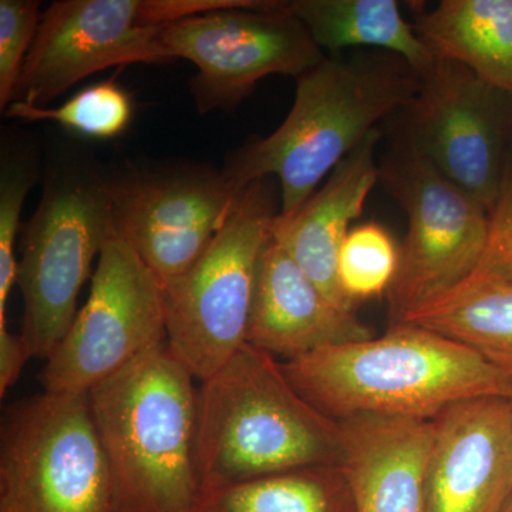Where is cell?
Returning <instances> with one entry per match:
<instances>
[{
	"label": "cell",
	"instance_id": "cell-13",
	"mask_svg": "<svg viewBox=\"0 0 512 512\" xmlns=\"http://www.w3.org/2000/svg\"><path fill=\"white\" fill-rule=\"evenodd\" d=\"M163 29L153 0H57L43 12L13 101L46 107L110 67L174 62Z\"/></svg>",
	"mask_w": 512,
	"mask_h": 512
},
{
	"label": "cell",
	"instance_id": "cell-7",
	"mask_svg": "<svg viewBox=\"0 0 512 512\" xmlns=\"http://www.w3.org/2000/svg\"><path fill=\"white\" fill-rule=\"evenodd\" d=\"M0 512H121L89 393L12 404L0 433Z\"/></svg>",
	"mask_w": 512,
	"mask_h": 512
},
{
	"label": "cell",
	"instance_id": "cell-17",
	"mask_svg": "<svg viewBox=\"0 0 512 512\" xmlns=\"http://www.w3.org/2000/svg\"><path fill=\"white\" fill-rule=\"evenodd\" d=\"M357 512H424L433 420L357 416L339 421Z\"/></svg>",
	"mask_w": 512,
	"mask_h": 512
},
{
	"label": "cell",
	"instance_id": "cell-8",
	"mask_svg": "<svg viewBox=\"0 0 512 512\" xmlns=\"http://www.w3.org/2000/svg\"><path fill=\"white\" fill-rule=\"evenodd\" d=\"M379 183L409 220L399 269L387 292L394 325L477 271L487 244L490 212L399 141L379 165Z\"/></svg>",
	"mask_w": 512,
	"mask_h": 512
},
{
	"label": "cell",
	"instance_id": "cell-5",
	"mask_svg": "<svg viewBox=\"0 0 512 512\" xmlns=\"http://www.w3.org/2000/svg\"><path fill=\"white\" fill-rule=\"evenodd\" d=\"M113 234L109 168L80 150L55 154L42 200L22 232L16 284L23 296V339L47 359L66 335L94 259Z\"/></svg>",
	"mask_w": 512,
	"mask_h": 512
},
{
	"label": "cell",
	"instance_id": "cell-12",
	"mask_svg": "<svg viewBox=\"0 0 512 512\" xmlns=\"http://www.w3.org/2000/svg\"><path fill=\"white\" fill-rule=\"evenodd\" d=\"M113 229L163 289L183 276L217 234L235 194L210 165H133L110 171Z\"/></svg>",
	"mask_w": 512,
	"mask_h": 512
},
{
	"label": "cell",
	"instance_id": "cell-20",
	"mask_svg": "<svg viewBox=\"0 0 512 512\" xmlns=\"http://www.w3.org/2000/svg\"><path fill=\"white\" fill-rule=\"evenodd\" d=\"M399 323L456 340L512 380V282L474 272Z\"/></svg>",
	"mask_w": 512,
	"mask_h": 512
},
{
	"label": "cell",
	"instance_id": "cell-16",
	"mask_svg": "<svg viewBox=\"0 0 512 512\" xmlns=\"http://www.w3.org/2000/svg\"><path fill=\"white\" fill-rule=\"evenodd\" d=\"M380 138V128L370 131L296 214L289 218L276 215L272 228V237L326 298L346 311H355L356 305L340 286V248L350 224L362 215L367 197L379 183L376 148Z\"/></svg>",
	"mask_w": 512,
	"mask_h": 512
},
{
	"label": "cell",
	"instance_id": "cell-25",
	"mask_svg": "<svg viewBox=\"0 0 512 512\" xmlns=\"http://www.w3.org/2000/svg\"><path fill=\"white\" fill-rule=\"evenodd\" d=\"M43 13L37 0H0V109L15 100L16 89Z\"/></svg>",
	"mask_w": 512,
	"mask_h": 512
},
{
	"label": "cell",
	"instance_id": "cell-18",
	"mask_svg": "<svg viewBox=\"0 0 512 512\" xmlns=\"http://www.w3.org/2000/svg\"><path fill=\"white\" fill-rule=\"evenodd\" d=\"M413 28L431 55L512 96V0H443L414 13Z\"/></svg>",
	"mask_w": 512,
	"mask_h": 512
},
{
	"label": "cell",
	"instance_id": "cell-14",
	"mask_svg": "<svg viewBox=\"0 0 512 512\" xmlns=\"http://www.w3.org/2000/svg\"><path fill=\"white\" fill-rule=\"evenodd\" d=\"M512 497V407L480 397L433 420L424 512H503Z\"/></svg>",
	"mask_w": 512,
	"mask_h": 512
},
{
	"label": "cell",
	"instance_id": "cell-28",
	"mask_svg": "<svg viewBox=\"0 0 512 512\" xmlns=\"http://www.w3.org/2000/svg\"><path fill=\"white\" fill-rule=\"evenodd\" d=\"M503 512H512V497L510 498V501H508L507 505H505Z\"/></svg>",
	"mask_w": 512,
	"mask_h": 512
},
{
	"label": "cell",
	"instance_id": "cell-29",
	"mask_svg": "<svg viewBox=\"0 0 512 512\" xmlns=\"http://www.w3.org/2000/svg\"><path fill=\"white\" fill-rule=\"evenodd\" d=\"M508 400H510V403H511V407H512V389H511V393H510V396H508Z\"/></svg>",
	"mask_w": 512,
	"mask_h": 512
},
{
	"label": "cell",
	"instance_id": "cell-2",
	"mask_svg": "<svg viewBox=\"0 0 512 512\" xmlns=\"http://www.w3.org/2000/svg\"><path fill=\"white\" fill-rule=\"evenodd\" d=\"M286 377L320 413L431 421L454 404L508 397L512 380L477 352L419 326L320 349L281 362Z\"/></svg>",
	"mask_w": 512,
	"mask_h": 512
},
{
	"label": "cell",
	"instance_id": "cell-21",
	"mask_svg": "<svg viewBox=\"0 0 512 512\" xmlns=\"http://www.w3.org/2000/svg\"><path fill=\"white\" fill-rule=\"evenodd\" d=\"M195 512H357L340 466L284 471L202 491Z\"/></svg>",
	"mask_w": 512,
	"mask_h": 512
},
{
	"label": "cell",
	"instance_id": "cell-27",
	"mask_svg": "<svg viewBox=\"0 0 512 512\" xmlns=\"http://www.w3.org/2000/svg\"><path fill=\"white\" fill-rule=\"evenodd\" d=\"M32 357V350L22 335L10 332L6 325L0 326V396L15 386Z\"/></svg>",
	"mask_w": 512,
	"mask_h": 512
},
{
	"label": "cell",
	"instance_id": "cell-11",
	"mask_svg": "<svg viewBox=\"0 0 512 512\" xmlns=\"http://www.w3.org/2000/svg\"><path fill=\"white\" fill-rule=\"evenodd\" d=\"M160 39L173 60L197 67L190 92L200 114L231 113L266 77L298 79L326 57L285 0L192 16L168 25Z\"/></svg>",
	"mask_w": 512,
	"mask_h": 512
},
{
	"label": "cell",
	"instance_id": "cell-9",
	"mask_svg": "<svg viewBox=\"0 0 512 512\" xmlns=\"http://www.w3.org/2000/svg\"><path fill=\"white\" fill-rule=\"evenodd\" d=\"M419 77L416 96L393 117L402 120L396 141L427 158L491 214L511 153L512 96L463 64L437 57Z\"/></svg>",
	"mask_w": 512,
	"mask_h": 512
},
{
	"label": "cell",
	"instance_id": "cell-15",
	"mask_svg": "<svg viewBox=\"0 0 512 512\" xmlns=\"http://www.w3.org/2000/svg\"><path fill=\"white\" fill-rule=\"evenodd\" d=\"M375 336L355 311L326 298L271 235L259 259L248 345L286 362Z\"/></svg>",
	"mask_w": 512,
	"mask_h": 512
},
{
	"label": "cell",
	"instance_id": "cell-24",
	"mask_svg": "<svg viewBox=\"0 0 512 512\" xmlns=\"http://www.w3.org/2000/svg\"><path fill=\"white\" fill-rule=\"evenodd\" d=\"M400 251L392 235L377 222H366L350 229L340 248L338 274L343 292L353 303L389 292Z\"/></svg>",
	"mask_w": 512,
	"mask_h": 512
},
{
	"label": "cell",
	"instance_id": "cell-19",
	"mask_svg": "<svg viewBox=\"0 0 512 512\" xmlns=\"http://www.w3.org/2000/svg\"><path fill=\"white\" fill-rule=\"evenodd\" d=\"M319 49L338 56L353 47H372L404 60L417 74L433 63L396 0H285Z\"/></svg>",
	"mask_w": 512,
	"mask_h": 512
},
{
	"label": "cell",
	"instance_id": "cell-4",
	"mask_svg": "<svg viewBox=\"0 0 512 512\" xmlns=\"http://www.w3.org/2000/svg\"><path fill=\"white\" fill-rule=\"evenodd\" d=\"M339 421L320 413L276 357L251 345L198 387L202 491L296 468L339 466Z\"/></svg>",
	"mask_w": 512,
	"mask_h": 512
},
{
	"label": "cell",
	"instance_id": "cell-6",
	"mask_svg": "<svg viewBox=\"0 0 512 512\" xmlns=\"http://www.w3.org/2000/svg\"><path fill=\"white\" fill-rule=\"evenodd\" d=\"M272 178L244 188L198 261L164 288L167 345L198 383L247 345L259 259L281 208Z\"/></svg>",
	"mask_w": 512,
	"mask_h": 512
},
{
	"label": "cell",
	"instance_id": "cell-1",
	"mask_svg": "<svg viewBox=\"0 0 512 512\" xmlns=\"http://www.w3.org/2000/svg\"><path fill=\"white\" fill-rule=\"evenodd\" d=\"M419 87V74L392 53L325 57L296 79L295 101L284 123L268 137L239 147L222 174L235 194L255 181L276 178L278 217H292L323 178L380 121L403 110Z\"/></svg>",
	"mask_w": 512,
	"mask_h": 512
},
{
	"label": "cell",
	"instance_id": "cell-22",
	"mask_svg": "<svg viewBox=\"0 0 512 512\" xmlns=\"http://www.w3.org/2000/svg\"><path fill=\"white\" fill-rule=\"evenodd\" d=\"M3 111L9 119L52 121L67 131L92 140L119 138L126 133L134 117L130 94L111 80L84 87L55 109L13 101Z\"/></svg>",
	"mask_w": 512,
	"mask_h": 512
},
{
	"label": "cell",
	"instance_id": "cell-10",
	"mask_svg": "<svg viewBox=\"0 0 512 512\" xmlns=\"http://www.w3.org/2000/svg\"><path fill=\"white\" fill-rule=\"evenodd\" d=\"M165 342L163 286L113 229L97 259L89 298L46 359L43 386L50 393H89Z\"/></svg>",
	"mask_w": 512,
	"mask_h": 512
},
{
	"label": "cell",
	"instance_id": "cell-3",
	"mask_svg": "<svg viewBox=\"0 0 512 512\" xmlns=\"http://www.w3.org/2000/svg\"><path fill=\"white\" fill-rule=\"evenodd\" d=\"M167 342L89 392L121 512H195L198 387Z\"/></svg>",
	"mask_w": 512,
	"mask_h": 512
},
{
	"label": "cell",
	"instance_id": "cell-23",
	"mask_svg": "<svg viewBox=\"0 0 512 512\" xmlns=\"http://www.w3.org/2000/svg\"><path fill=\"white\" fill-rule=\"evenodd\" d=\"M39 175V156L33 141L18 133H3L0 144V326L16 284V241L20 214Z\"/></svg>",
	"mask_w": 512,
	"mask_h": 512
},
{
	"label": "cell",
	"instance_id": "cell-26",
	"mask_svg": "<svg viewBox=\"0 0 512 512\" xmlns=\"http://www.w3.org/2000/svg\"><path fill=\"white\" fill-rule=\"evenodd\" d=\"M476 272L512 282V151L505 165L500 194L490 214L487 244Z\"/></svg>",
	"mask_w": 512,
	"mask_h": 512
}]
</instances>
